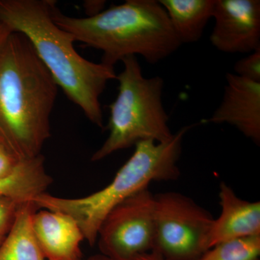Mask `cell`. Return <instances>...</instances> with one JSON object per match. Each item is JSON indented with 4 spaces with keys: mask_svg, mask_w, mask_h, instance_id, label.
<instances>
[{
    "mask_svg": "<svg viewBox=\"0 0 260 260\" xmlns=\"http://www.w3.org/2000/svg\"><path fill=\"white\" fill-rule=\"evenodd\" d=\"M77 260H114L112 258L109 257V256L104 255V254H99V255H95L90 256V257L86 258V259H83V258H80Z\"/></svg>",
    "mask_w": 260,
    "mask_h": 260,
    "instance_id": "21",
    "label": "cell"
},
{
    "mask_svg": "<svg viewBox=\"0 0 260 260\" xmlns=\"http://www.w3.org/2000/svg\"><path fill=\"white\" fill-rule=\"evenodd\" d=\"M38 208L34 202L20 205L13 227L0 245V260H46L32 231V217Z\"/></svg>",
    "mask_w": 260,
    "mask_h": 260,
    "instance_id": "14",
    "label": "cell"
},
{
    "mask_svg": "<svg viewBox=\"0 0 260 260\" xmlns=\"http://www.w3.org/2000/svg\"><path fill=\"white\" fill-rule=\"evenodd\" d=\"M214 218L194 200L169 191L155 195L153 251L165 260H197L208 250Z\"/></svg>",
    "mask_w": 260,
    "mask_h": 260,
    "instance_id": "6",
    "label": "cell"
},
{
    "mask_svg": "<svg viewBox=\"0 0 260 260\" xmlns=\"http://www.w3.org/2000/svg\"><path fill=\"white\" fill-rule=\"evenodd\" d=\"M52 183L46 172L42 154L19 162L14 172L0 179V197H6L19 203L32 202L38 195L45 193Z\"/></svg>",
    "mask_w": 260,
    "mask_h": 260,
    "instance_id": "13",
    "label": "cell"
},
{
    "mask_svg": "<svg viewBox=\"0 0 260 260\" xmlns=\"http://www.w3.org/2000/svg\"><path fill=\"white\" fill-rule=\"evenodd\" d=\"M135 260H165L161 256L159 255L158 253L155 251L146 253V254H142L137 257Z\"/></svg>",
    "mask_w": 260,
    "mask_h": 260,
    "instance_id": "20",
    "label": "cell"
},
{
    "mask_svg": "<svg viewBox=\"0 0 260 260\" xmlns=\"http://www.w3.org/2000/svg\"><path fill=\"white\" fill-rule=\"evenodd\" d=\"M181 44L201 39L207 24L213 18L215 0H160Z\"/></svg>",
    "mask_w": 260,
    "mask_h": 260,
    "instance_id": "12",
    "label": "cell"
},
{
    "mask_svg": "<svg viewBox=\"0 0 260 260\" xmlns=\"http://www.w3.org/2000/svg\"><path fill=\"white\" fill-rule=\"evenodd\" d=\"M225 80L220 105L203 122L230 124L259 145L260 83L231 73L225 75Z\"/></svg>",
    "mask_w": 260,
    "mask_h": 260,
    "instance_id": "9",
    "label": "cell"
},
{
    "mask_svg": "<svg viewBox=\"0 0 260 260\" xmlns=\"http://www.w3.org/2000/svg\"><path fill=\"white\" fill-rule=\"evenodd\" d=\"M57 93L28 39L12 32L0 53V138L19 160L42 154Z\"/></svg>",
    "mask_w": 260,
    "mask_h": 260,
    "instance_id": "2",
    "label": "cell"
},
{
    "mask_svg": "<svg viewBox=\"0 0 260 260\" xmlns=\"http://www.w3.org/2000/svg\"><path fill=\"white\" fill-rule=\"evenodd\" d=\"M210 37L224 53H250L260 48L259 0H215Z\"/></svg>",
    "mask_w": 260,
    "mask_h": 260,
    "instance_id": "8",
    "label": "cell"
},
{
    "mask_svg": "<svg viewBox=\"0 0 260 260\" xmlns=\"http://www.w3.org/2000/svg\"><path fill=\"white\" fill-rule=\"evenodd\" d=\"M0 144H4V143H3V140L1 139V138H0Z\"/></svg>",
    "mask_w": 260,
    "mask_h": 260,
    "instance_id": "23",
    "label": "cell"
},
{
    "mask_svg": "<svg viewBox=\"0 0 260 260\" xmlns=\"http://www.w3.org/2000/svg\"><path fill=\"white\" fill-rule=\"evenodd\" d=\"M12 29L0 20V53L3 51L7 41L13 32Z\"/></svg>",
    "mask_w": 260,
    "mask_h": 260,
    "instance_id": "19",
    "label": "cell"
},
{
    "mask_svg": "<svg viewBox=\"0 0 260 260\" xmlns=\"http://www.w3.org/2000/svg\"><path fill=\"white\" fill-rule=\"evenodd\" d=\"M121 61L124 69L116 78L119 93L109 106V135L93 153L92 161L102 160L139 142L164 143L174 135L162 104L164 79L159 76L145 78L136 56H126Z\"/></svg>",
    "mask_w": 260,
    "mask_h": 260,
    "instance_id": "5",
    "label": "cell"
},
{
    "mask_svg": "<svg viewBox=\"0 0 260 260\" xmlns=\"http://www.w3.org/2000/svg\"><path fill=\"white\" fill-rule=\"evenodd\" d=\"M31 225L36 242L46 259L82 258L80 244L85 239L78 224L68 214L37 210L32 215Z\"/></svg>",
    "mask_w": 260,
    "mask_h": 260,
    "instance_id": "10",
    "label": "cell"
},
{
    "mask_svg": "<svg viewBox=\"0 0 260 260\" xmlns=\"http://www.w3.org/2000/svg\"><path fill=\"white\" fill-rule=\"evenodd\" d=\"M22 204L11 198L0 197V236L5 237L9 233Z\"/></svg>",
    "mask_w": 260,
    "mask_h": 260,
    "instance_id": "17",
    "label": "cell"
},
{
    "mask_svg": "<svg viewBox=\"0 0 260 260\" xmlns=\"http://www.w3.org/2000/svg\"><path fill=\"white\" fill-rule=\"evenodd\" d=\"M20 160L5 145L0 144V179L14 172Z\"/></svg>",
    "mask_w": 260,
    "mask_h": 260,
    "instance_id": "18",
    "label": "cell"
},
{
    "mask_svg": "<svg viewBox=\"0 0 260 260\" xmlns=\"http://www.w3.org/2000/svg\"><path fill=\"white\" fill-rule=\"evenodd\" d=\"M260 235L238 238L212 246L197 260H259Z\"/></svg>",
    "mask_w": 260,
    "mask_h": 260,
    "instance_id": "15",
    "label": "cell"
},
{
    "mask_svg": "<svg viewBox=\"0 0 260 260\" xmlns=\"http://www.w3.org/2000/svg\"><path fill=\"white\" fill-rule=\"evenodd\" d=\"M53 19L75 42L102 51V62L111 66L137 55L156 64L181 45L167 12L155 0H126L87 18L68 16L56 6Z\"/></svg>",
    "mask_w": 260,
    "mask_h": 260,
    "instance_id": "3",
    "label": "cell"
},
{
    "mask_svg": "<svg viewBox=\"0 0 260 260\" xmlns=\"http://www.w3.org/2000/svg\"><path fill=\"white\" fill-rule=\"evenodd\" d=\"M234 69L238 76L260 83V48L237 61Z\"/></svg>",
    "mask_w": 260,
    "mask_h": 260,
    "instance_id": "16",
    "label": "cell"
},
{
    "mask_svg": "<svg viewBox=\"0 0 260 260\" xmlns=\"http://www.w3.org/2000/svg\"><path fill=\"white\" fill-rule=\"evenodd\" d=\"M55 7L53 0H0V20L28 39L58 86L89 120L103 128L100 97L116 78L114 67L89 61L77 52L73 36L53 19Z\"/></svg>",
    "mask_w": 260,
    "mask_h": 260,
    "instance_id": "1",
    "label": "cell"
},
{
    "mask_svg": "<svg viewBox=\"0 0 260 260\" xmlns=\"http://www.w3.org/2000/svg\"><path fill=\"white\" fill-rule=\"evenodd\" d=\"M155 241V195L148 188L108 214L97 238L102 254L114 260H135L151 252Z\"/></svg>",
    "mask_w": 260,
    "mask_h": 260,
    "instance_id": "7",
    "label": "cell"
},
{
    "mask_svg": "<svg viewBox=\"0 0 260 260\" xmlns=\"http://www.w3.org/2000/svg\"><path fill=\"white\" fill-rule=\"evenodd\" d=\"M193 125L184 126L164 143L139 142L135 151L109 184L93 194L66 198L43 193L32 202L38 208L68 214L74 219L90 246L108 214L124 200L145 189L153 181L176 180L180 175L178 161L184 135Z\"/></svg>",
    "mask_w": 260,
    "mask_h": 260,
    "instance_id": "4",
    "label": "cell"
},
{
    "mask_svg": "<svg viewBox=\"0 0 260 260\" xmlns=\"http://www.w3.org/2000/svg\"><path fill=\"white\" fill-rule=\"evenodd\" d=\"M6 237V236H5ZM5 237H3V236H0V245H1L2 243L4 241Z\"/></svg>",
    "mask_w": 260,
    "mask_h": 260,
    "instance_id": "22",
    "label": "cell"
},
{
    "mask_svg": "<svg viewBox=\"0 0 260 260\" xmlns=\"http://www.w3.org/2000/svg\"><path fill=\"white\" fill-rule=\"evenodd\" d=\"M220 215L214 218L208 236V249L219 243L260 235V203L241 199L225 182L219 191Z\"/></svg>",
    "mask_w": 260,
    "mask_h": 260,
    "instance_id": "11",
    "label": "cell"
}]
</instances>
